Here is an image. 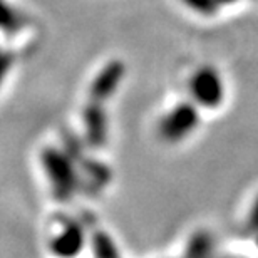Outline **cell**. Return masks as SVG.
Masks as SVG:
<instances>
[{"instance_id": "8fae6325", "label": "cell", "mask_w": 258, "mask_h": 258, "mask_svg": "<svg viewBox=\"0 0 258 258\" xmlns=\"http://www.w3.org/2000/svg\"><path fill=\"white\" fill-rule=\"evenodd\" d=\"M12 64H14V55L7 52V50H0V84L4 82L5 76L9 74Z\"/></svg>"}, {"instance_id": "277c9868", "label": "cell", "mask_w": 258, "mask_h": 258, "mask_svg": "<svg viewBox=\"0 0 258 258\" xmlns=\"http://www.w3.org/2000/svg\"><path fill=\"white\" fill-rule=\"evenodd\" d=\"M86 230L77 220H64L62 228L50 240V251L59 258H74L84 248Z\"/></svg>"}, {"instance_id": "5b68a950", "label": "cell", "mask_w": 258, "mask_h": 258, "mask_svg": "<svg viewBox=\"0 0 258 258\" xmlns=\"http://www.w3.org/2000/svg\"><path fill=\"white\" fill-rule=\"evenodd\" d=\"M126 67L121 60H111L99 71L89 87V101L104 104L107 99L114 96L121 81L124 79Z\"/></svg>"}, {"instance_id": "7a4b0ae2", "label": "cell", "mask_w": 258, "mask_h": 258, "mask_svg": "<svg viewBox=\"0 0 258 258\" xmlns=\"http://www.w3.org/2000/svg\"><path fill=\"white\" fill-rule=\"evenodd\" d=\"M200 126V112L195 102H179L158 122V134L169 144L181 143Z\"/></svg>"}, {"instance_id": "52a82bcc", "label": "cell", "mask_w": 258, "mask_h": 258, "mask_svg": "<svg viewBox=\"0 0 258 258\" xmlns=\"http://www.w3.org/2000/svg\"><path fill=\"white\" fill-rule=\"evenodd\" d=\"M91 243L96 258H119V251L116 248V243L106 231L102 230L92 231Z\"/></svg>"}, {"instance_id": "8992f818", "label": "cell", "mask_w": 258, "mask_h": 258, "mask_svg": "<svg viewBox=\"0 0 258 258\" xmlns=\"http://www.w3.org/2000/svg\"><path fill=\"white\" fill-rule=\"evenodd\" d=\"M82 119H84L87 144L92 148L104 146L107 139V116L104 106L99 102L89 101L84 107V112H82Z\"/></svg>"}, {"instance_id": "4fadbf2b", "label": "cell", "mask_w": 258, "mask_h": 258, "mask_svg": "<svg viewBox=\"0 0 258 258\" xmlns=\"http://www.w3.org/2000/svg\"><path fill=\"white\" fill-rule=\"evenodd\" d=\"M220 5H230V4H235L236 0H216Z\"/></svg>"}, {"instance_id": "6da1fadb", "label": "cell", "mask_w": 258, "mask_h": 258, "mask_svg": "<svg viewBox=\"0 0 258 258\" xmlns=\"http://www.w3.org/2000/svg\"><path fill=\"white\" fill-rule=\"evenodd\" d=\"M42 164L55 198L59 201L71 200L81 184L74 159L66 151L55 148H45L42 151Z\"/></svg>"}, {"instance_id": "30bf717a", "label": "cell", "mask_w": 258, "mask_h": 258, "mask_svg": "<svg viewBox=\"0 0 258 258\" xmlns=\"http://www.w3.org/2000/svg\"><path fill=\"white\" fill-rule=\"evenodd\" d=\"M211 246V240L206 233H201L198 236H195L189 243V250L188 253H191V258H203L205 251H208Z\"/></svg>"}, {"instance_id": "7c38bea8", "label": "cell", "mask_w": 258, "mask_h": 258, "mask_svg": "<svg viewBox=\"0 0 258 258\" xmlns=\"http://www.w3.org/2000/svg\"><path fill=\"white\" fill-rule=\"evenodd\" d=\"M248 230L253 231V233H258V196H256L253 208H251L250 216H248Z\"/></svg>"}, {"instance_id": "9c48e42d", "label": "cell", "mask_w": 258, "mask_h": 258, "mask_svg": "<svg viewBox=\"0 0 258 258\" xmlns=\"http://www.w3.org/2000/svg\"><path fill=\"white\" fill-rule=\"evenodd\" d=\"M183 4L200 15H215L220 9L216 0H183Z\"/></svg>"}, {"instance_id": "3957f363", "label": "cell", "mask_w": 258, "mask_h": 258, "mask_svg": "<svg viewBox=\"0 0 258 258\" xmlns=\"http://www.w3.org/2000/svg\"><path fill=\"white\" fill-rule=\"evenodd\" d=\"M189 92L195 104L201 107L215 109L221 106L225 99V84L220 72L211 66L198 67L189 79Z\"/></svg>"}, {"instance_id": "ba28073f", "label": "cell", "mask_w": 258, "mask_h": 258, "mask_svg": "<svg viewBox=\"0 0 258 258\" xmlns=\"http://www.w3.org/2000/svg\"><path fill=\"white\" fill-rule=\"evenodd\" d=\"M24 25V19L14 7H10L5 0H0V29L9 34H15Z\"/></svg>"}]
</instances>
